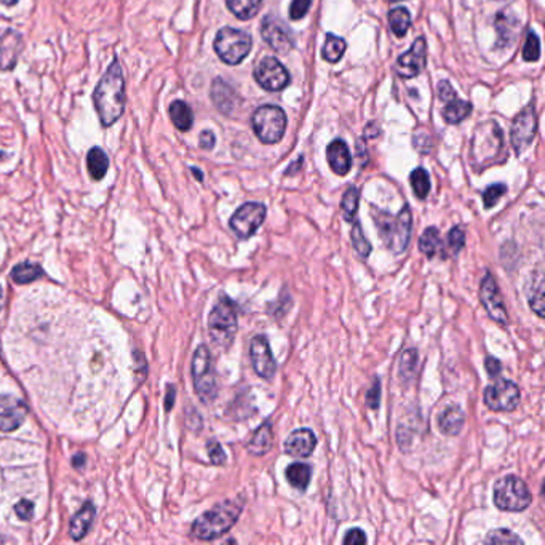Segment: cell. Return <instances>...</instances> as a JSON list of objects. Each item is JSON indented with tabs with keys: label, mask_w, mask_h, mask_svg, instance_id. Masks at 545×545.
Instances as JSON below:
<instances>
[{
	"label": "cell",
	"mask_w": 545,
	"mask_h": 545,
	"mask_svg": "<svg viewBox=\"0 0 545 545\" xmlns=\"http://www.w3.org/2000/svg\"><path fill=\"white\" fill-rule=\"evenodd\" d=\"M392 2H400V0H392Z\"/></svg>",
	"instance_id": "680465c9"
},
{
	"label": "cell",
	"mask_w": 545,
	"mask_h": 545,
	"mask_svg": "<svg viewBox=\"0 0 545 545\" xmlns=\"http://www.w3.org/2000/svg\"><path fill=\"white\" fill-rule=\"evenodd\" d=\"M539 58H541V42H539L537 34L531 30L523 47V59L529 61V63H534Z\"/></svg>",
	"instance_id": "ab89813d"
},
{
	"label": "cell",
	"mask_w": 545,
	"mask_h": 545,
	"mask_svg": "<svg viewBox=\"0 0 545 545\" xmlns=\"http://www.w3.org/2000/svg\"><path fill=\"white\" fill-rule=\"evenodd\" d=\"M536 131H537L536 107L534 104H529L528 107L523 109V111L517 115L512 125V133H510L512 146L518 156L522 154L526 148H529V144L536 136Z\"/></svg>",
	"instance_id": "4fadbf2b"
},
{
	"label": "cell",
	"mask_w": 545,
	"mask_h": 545,
	"mask_svg": "<svg viewBox=\"0 0 545 545\" xmlns=\"http://www.w3.org/2000/svg\"><path fill=\"white\" fill-rule=\"evenodd\" d=\"M214 141H216V138H214V133L210 130H205V131H201V134H200L199 144H200L201 149L210 151L214 148Z\"/></svg>",
	"instance_id": "816d5d0a"
},
{
	"label": "cell",
	"mask_w": 545,
	"mask_h": 545,
	"mask_svg": "<svg viewBox=\"0 0 545 545\" xmlns=\"http://www.w3.org/2000/svg\"><path fill=\"white\" fill-rule=\"evenodd\" d=\"M192 381L194 389L201 403L210 405L218 397V381L214 373L210 348L199 346L192 358Z\"/></svg>",
	"instance_id": "8992f818"
},
{
	"label": "cell",
	"mask_w": 545,
	"mask_h": 545,
	"mask_svg": "<svg viewBox=\"0 0 545 545\" xmlns=\"http://www.w3.org/2000/svg\"><path fill=\"white\" fill-rule=\"evenodd\" d=\"M250 360L253 370L259 377L271 381L277 373V360L274 358L271 346L266 336L258 334L250 342Z\"/></svg>",
	"instance_id": "5bb4252c"
},
{
	"label": "cell",
	"mask_w": 545,
	"mask_h": 545,
	"mask_svg": "<svg viewBox=\"0 0 545 545\" xmlns=\"http://www.w3.org/2000/svg\"><path fill=\"white\" fill-rule=\"evenodd\" d=\"M328 163L336 175L344 176L352 168V156L342 139H334L327 149Z\"/></svg>",
	"instance_id": "44dd1931"
},
{
	"label": "cell",
	"mask_w": 545,
	"mask_h": 545,
	"mask_svg": "<svg viewBox=\"0 0 545 545\" xmlns=\"http://www.w3.org/2000/svg\"><path fill=\"white\" fill-rule=\"evenodd\" d=\"M93 104L102 127H111L117 122L125 109V78L120 61L112 59L106 74L101 77L93 91Z\"/></svg>",
	"instance_id": "6da1fadb"
},
{
	"label": "cell",
	"mask_w": 545,
	"mask_h": 545,
	"mask_svg": "<svg viewBox=\"0 0 545 545\" xmlns=\"http://www.w3.org/2000/svg\"><path fill=\"white\" fill-rule=\"evenodd\" d=\"M351 237H352V247L355 250V253L358 254V258H361V259L368 258V256L371 254V251H373V247H371L368 238L365 237L363 229H361L360 223L353 224Z\"/></svg>",
	"instance_id": "f35d334b"
},
{
	"label": "cell",
	"mask_w": 545,
	"mask_h": 545,
	"mask_svg": "<svg viewBox=\"0 0 545 545\" xmlns=\"http://www.w3.org/2000/svg\"><path fill=\"white\" fill-rule=\"evenodd\" d=\"M358 205H360V191L355 186H351L346 191V194L342 195V200H341V211L347 223H352L353 219L357 218Z\"/></svg>",
	"instance_id": "e575fe53"
},
{
	"label": "cell",
	"mask_w": 545,
	"mask_h": 545,
	"mask_svg": "<svg viewBox=\"0 0 545 545\" xmlns=\"http://www.w3.org/2000/svg\"><path fill=\"white\" fill-rule=\"evenodd\" d=\"M464 245H465V232L462 228L455 225V228L448 232V237H446V247H448L451 254H457L459 251L464 248Z\"/></svg>",
	"instance_id": "60d3db41"
},
{
	"label": "cell",
	"mask_w": 545,
	"mask_h": 545,
	"mask_svg": "<svg viewBox=\"0 0 545 545\" xmlns=\"http://www.w3.org/2000/svg\"><path fill=\"white\" fill-rule=\"evenodd\" d=\"M238 327L237 305L229 296H221L208 317V332L218 347H229Z\"/></svg>",
	"instance_id": "277c9868"
},
{
	"label": "cell",
	"mask_w": 545,
	"mask_h": 545,
	"mask_svg": "<svg viewBox=\"0 0 545 545\" xmlns=\"http://www.w3.org/2000/svg\"><path fill=\"white\" fill-rule=\"evenodd\" d=\"M438 96H440V100H442L443 102H446V101L452 100V98L457 96V95H456V91L452 90L450 82L443 81V82L438 83Z\"/></svg>",
	"instance_id": "f907efd6"
},
{
	"label": "cell",
	"mask_w": 545,
	"mask_h": 545,
	"mask_svg": "<svg viewBox=\"0 0 545 545\" xmlns=\"http://www.w3.org/2000/svg\"><path fill=\"white\" fill-rule=\"evenodd\" d=\"M375 223L385 248L394 254L405 253L413 229V214L409 206H403L397 216H392L387 211H377L375 213Z\"/></svg>",
	"instance_id": "3957f363"
},
{
	"label": "cell",
	"mask_w": 545,
	"mask_h": 545,
	"mask_svg": "<svg viewBox=\"0 0 545 545\" xmlns=\"http://www.w3.org/2000/svg\"><path fill=\"white\" fill-rule=\"evenodd\" d=\"M476 128L474 138V156L475 157H496L502 148V134L500 128L496 122H488Z\"/></svg>",
	"instance_id": "e0dca14e"
},
{
	"label": "cell",
	"mask_w": 545,
	"mask_h": 545,
	"mask_svg": "<svg viewBox=\"0 0 545 545\" xmlns=\"http://www.w3.org/2000/svg\"><path fill=\"white\" fill-rule=\"evenodd\" d=\"M274 446V432H272V422L266 421L256 428L254 433L251 435L248 443L245 448L253 456H264Z\"/></svg>",
	"instance_id": "7402d4cb"
},
{
	"label": "cell",
	"mask_w": 545,
	"mask_h": 545,
	"mask_svg": "<svg viewBox=\"0 0 545 545\" xmlns=\"http://www.w3.org/2000/svg\"><path fill=\"white\" fill-rule=\"evenodd\" d=\"M28 416V406L21 398L13 395H0V430L11 432L23 426Z\"/></svg>",
	"instance_id": "ac0fdd59"
},
{
	"label": "cell",
	"mask_w": 545,
	"mask_h": 545,
	"mask_svg": "<svg viewBox=\"0 0 545 545\" xmlns=\"http://www.w3.org/2000/svg\"><path fill=\"white\" fill-rule=\"evenodd\" d=\"M389 23L392 33H394L397 37H405L409 26H411V16H409V11L406 8L397 7L390 10Z\"/></svg>",
	"instance_id": "836d02e7"
},
{
	"label": "cell",
	"mask_w": 545,
	"mask_h": 545,
	"mask_svg": "<svg viewBox=\"0 0 545 545\" xmlns=\"http://www.w3.org/2000/svg\"><path fill=\"white\" fill-rule=\"evenodd\" d=\"M312 5V0H293L291 7H290V18L291 20H301L305 15Z\"/></svg>",
	"instance_id": "bcb514c9"
},
{
	"label": "cell",
	"mask_w": 545,
	"mask_h": 545,
	"mask_svg": "<svg viewBox=\"0 0 545 545\" xmlns=\"http://www.w3.org/2000/svg\"><path fill=\"white\" fill-rule=\"evenodd\" d=\"M342 542L346 545H363L366 544V534L363 532V529L353 528L347 532L344 539H342Z\"/></svg>",
	"instance_id": "c3c4849f"
},
{
	"label": "cell",
	"mask_w": 545,
	"mask_h": 545,
	"mask_svg": "<svg viewBox=\"0 0 545 545\" xmlns=\"http://www.w3.org/2000/svg\"><path fill=\"white\" fill-rule=\"evenodd\" d=\"M242 504L238 500H224L211 510L200 515L192 526V534L200 541H214L229 532L242 513Z\"/></svg>",
	"instance_id": "7a4b0ae2"
},
{
	"label": "cell",
	"mask_w": 545,
	"mask_h": 545,
	"mask_svg": "<svg viewBox=\"0 0 545 545\" xmlns=\"http://www.w3.org/2000/svg\"><path fill=\"white\" fill-rule=\"evenodd\" d=\"M24 48L23 35L15 29L0 30V71H11Z\"/></svg>",
	"instance_id": "d6986e66"
},
{
	"label": "cell",
	"mask_w": 545,
	"mask_h": 545,
	"mask_svg": "<svg viewBox=\"0 0 545 545\" xmlns=\"http://www.w3.org/2000/svg\"><path fill=\"white\" fill-rule=\"evenodd\" d=\"M253 130L264 144H275L283 138L286 130V114L283 109L272 104L258 107L251 117Z\"/></svg>",
	"instance_id": "ba28073f"
},
{
	"label": "cell",
	"mask_w": 545,
	"mask_h": 545,
	"mask_svg": "<svg viewBox=\"0 0 545 545\" xmlns=\"http://www.w3.org/2000/svg\"><path fill=\"white\" fill-rule=\"evenodd\" d=\"M526 286V296H528V303H529V307L532 309V312H536L537 317H544L545 310H544V275L542 272L539 271L537 274L531 275V281Z\"/></svg>",
	"instance_id": "4316f807"
},
{
	"label": "cell",
	"mask_w": 545,
	"mask_h": 545,
	"mask_svg": "<svg viewBox=\"0 0 545 545\" xmlns=\"http://www.w3.org/2000/svg\"><path fill=\"white\" fill-rule=\"evenodd\" d=\"M465 424V414L457 405L446 406L442 414L438 416V428L443 435L448 437H456L461 433L462 427Z\"/></svg>",
	"instance_id": "603a6c76"
},
{
	"label": "cell",
	"mask_w": 545,
	"mask_h": 545,
	"mask_svg": "<svg viewBox=\"0 0 545 545\" xmlns=\"http://www.w3.org/2000/svg\"><path fill=\"white\" fill-rule=\"evenodd\" d=\"M0 298H2V288H0ZM0 309H2V301H0Z\"/></svg>",
	"instance_id": "6f0895ef"
},
{
	"label": "cell",
	"mask_w": 545,
	"mask_h": 545,
	"mask_svg": "<svg viewBox=\"0 0 545 545\" xmlns=\"http://www.w3.org/2000/svg\"><path fill=\"white\" fill-rule=\"evenodd\" d=\"M317 437L310 428H298L285 440V452L291 457H309L315 451Z\"/></svg>",
	"instance_id": "ffe728a7"
},
{
	"label": "cell",
	"mask_w": 545,
	"mask_h": 545,
	"mask_svg": "<svg viewBox=\"0 0 545 545\" xmlns=\"http://www.w3.org/2000/svg\"><path fill=\"white\" fill-rule=\"evenodd\" d=\"M95 513H96L95 507H93V504H91V502H87V504L82 507V510L76 513L74 518H72V522H71V526H69L71 537L74 539V541H81V539L87 536L90 526L95 520Z\"/></svg>",
	"instance_id": "d4e9b609"
},
{
	"label": "cell",
	"mask_w": 545,
	"mask_h": 545,
	"mask_svg": "<svg viewBox=\"0 0 545 545\" xmlns=\"http://www.w3.org/2000/svg\"><path fill=\"white\" fill-rule=\"evenodd\" d=\"M170 117L173 125L177 128L180 131H189L194 125V112L191 106L186 101L176 100L170 104L168 107Z\"/></svg>",
	"instance_id": "484cf974"
},
{
	"label": "cell",
	"mask_w": 545,
	"mask_h": 545,
	"mask_svg": "<svg viewBox=\"0 0 545 545\" xmlns=\"http://www.w3.org/2000/svg\"><path fill=\"white\" fill-rule=\"evenodd\" d=\"M85 461H87V459H85L83 452H78V455H76L74 459H72V465H74L76 469H83L85 467Z\"/></svg>",
	"instance_id": "db71d44e"
},
{
	"label": "cell",
	"mask_w": 545,
	"mask_h": 545,
	"mask_svg": "<svg viewBox=\"0 0 545 545\" xmlns=\"http://www.w3.org/2000/svg\"><path fill=\"white\" fill-rule=\"evenodd\" d=\"M42 275H44V269L37 264H33V262H23L11 271V279L18 285L30 283V281L40 279Z\"/></svg>",
	"instance_id": "d6a6232c"
},
{
	"label": "cell",
	"mask_w": 545,
	"mask_h": 545,
	"mask_svg": "<svg viewBox=\"0 0 545 545\" xmlns=\"http://www.w3.org/2000/svg\"><path fill=\"white\" fill-rule=\"evenodd\" d=\"M418 351L416 348H406L405 352L402 353L400 358V377L403 381H411L416 375V370H418Z\"/></svg>",
	"instance_id": "74e56055"
},
{
	"label": "cell",
	"mask_w": 545,
	"mask_h": 545,
	"mask_svg": "<svg viewBox=\"0 0 545 545\" xmlns=\"http://www.w3.org/2000/svg\"><path fill=\"white\" fill-rule=\"evenodd\" d=\"M254 78L267 91H281L290 83V74L277 58L261 59L254 69Z\"/></svg>",
	"instance_id": "7c38bea8"
},
{
	"label": "cell",
	"mask_w": 545,
	"mask_h": 545,
	"mask_svg": "<svg viewBox=\"0 0 545 545\" xmlns=\"http://www.w3.org/2000/svg\"><path fill=\"white\" fill-rule=\"evenodd\" d=\"M493 500L502 512H523L531 505L532 496L520 476L507 475L496 481Z\"/></svg>",
	"instance_id": "5b68a950"
},
{
	"label": "cell",
	"mask_w": 545,
	"mask_h": 545,
	"mask_svg": "<svg viewBox=\"0 0 545 545\" xmlns=\"http://www.w3.org/2000/svg\"><path fill=\"white\" fill-rule=\"evenodd\" d=\"M192 173L195 175V177H197L199 181H204V175H201V171H199L195 167H192Z\"/></svg>",
	"instance_id": "11a10c76"
},
{
	"label": "cell",
	"mask_w": 545,
	"mask_h": 545,
	"mask_svg": "<svg viewBox=\"0 0 545 545\" xmlns=\"http://www.w3.org/2000/svg\"><path fill=\"white\" fill-rule=\"evenodd\" d=\"M419 250L424 253L428 259L437 256L440 251L443 253V243L440 237V230L437 228H427L419 238Z\"/></svg>",
	"instance_id": "4dcf8cb0"
},
{
	"label": "cell",
	"mask_w": 545,
	"mask_h": 545,
	"mask_svg": "<svg viewBox=\"0 0 545 545\" xmlns=\"http://www.w3.org/2000/svg\"><path fill=\"white\" fill-rule=\"evenodd\" d=\"M214 52L225 64L237 66L248 57L253 47V39L245 30L235 28H223L214 37Z\"/></svg>",
	"instance_id": "52a82bcc"
},
{
	"label": "cell",
	"mask_w": 545,
	"mask_h": 545,
	"mask_svg": "<svg viewBox=\"0 0 545 545\" xmlns=\"http://www.w3.org/2000/svg\"><path fill=\"white\" fill-rule=\"evenodd\" d=\"M266 214L267 208L264 205L258 204V201H248V204H243L232 214L229 225L238 238L247 240V238L253 237L258 232L262 223H264Z\"/></svg>",
	"instance_id": "30bf717a"
},
{
	"label": "cell",
	"mask_w": 545,
	"mask_h": 545,
	"mask_svg": "<svg viewBox=\"0 0 545 545\" xmlns=\"http://www.w3.org/2000/svg\"><path fill=\"white\" fill-rule=\"evenodd\" d=\"M471 112V104L469 101H464L461 98L455 96L452 100L446 101V106L443 107V119L446 124H461L462 120H465Z\"/></svg>",
	"instance_id": "f1b7e54d"
},
{
	"label": "cell",
	"mask_w": 545,
	"mask_h": 545,
	"mask_svg": "<svg viewBox=\"0 0 545 545\" xmlns=\"http://www.w3.org/2000/svg\"><path fill=\"white\" fill-rule=\"evenodd\" d=\"M379 403H381V381L379 377H375L370 390L366 392V405L371 409H377Z\"/></svg>",
	"instance_id": "f6af8a7d"
},
{
	"label": "cell",
	"mask_w": 545,
	"mask_h": 545,
	"mask_svg": "<svg viewBox=\"0 0 545 545\" xmlns=\"http://www.w3.org/2000/svg\"><path fill=\"white\" fill-rule=\"evenodd\" d=\"M507 192L505 184H493L489 186L485 192H483V204L485 208H493L500 200L502 195Z\"/></svg>",
	"instance_id": "7bdbcfd3"
},
{
	"label": "cell",
	"mask_w": 545,
	"mask_h": 545,
	"mask_svg": "<svg viewBox=\"0 0 545 545\" xmlns=\"http://www.w3.org/2000/svg\"><path fill=\"white\" fill-rule=\"evenodd\" d=\"M211 100L216 104L219 111L230 114L235 106L237 95L229 83H225L223 78H216L211 85Z\"/></svg>",
	"instance_id": "cb8c5ba5"
},
{
	"label": "cell",
	"mask_w": 545,
	"mask_h": 545,
	"mask_svg": "<svg viewBox=\"0 0 545 545\" xmlns=\"http://www.w3.org/2000/svg\"><path fill=\"white\" fill-rule=\"evenodd\" d=\"M427 59V44L424 37L414 40V44L406 53L397 59L395 72L403 78H413L424 69Z\"/></svg>",
	"instance_id": "2e32d148"
},
{
	"label": "cell",
	"mask_w": 545,
	"mask_h": 545,
	"mask_svg": "<svg viewBox=\"0 0 545 545\" xmlns=\"http://www.w3.org/2000/svg\"><path fill=\"white\" fill-rule=\"evenodd\" d=\"M480 301L483 307L488 312V315L491 317L496 323L505 327V324L510 322L508 312L504 305V299H502L500 295L499 285L491 272H486L485 277L480 281Z\"/></svg>",
	"instance_id": "8fae6325"
},
{
	"label": "cell",
	"mask_w": 545,
	"mask_h": 545,
	"mask_svg": "<svg viewBox=\"0 0 545 545\" xmlns=\"http://www.w3.org/2000/svg\"><path fill=\"white\" fill-rule=\"evenodd\" d=\"M206 451H208V456H210V461L213 465H224L225 461H228L223 446L219 445L216 440H210V442H208Z\"/></svg>",
	"instance_id": "ee69618b"
},
{
	"label": "cell",
	"mask_w": 545,
	"mask_h": 545,
	"mask_svg": "<svg viewBox=\"0 0 545 545\" xmlns=\"http://www.w3.org/2000/svg\"><path fill=\"white\" fill-rule=\"evenodd\" d=\"M87 167L95 181H101L109 170V157L101 148H91L87 156Z\"/></svg>",
	"instance_id": "f546056e"
},
{
	"label": "cell",
	"mask_w": 545,
	"mask_h": 545,
	"mask_svg": "<svg viewBox=\"0 0 545 545\" xmlns=\"http://www.w3.org/2000/svg\"><path fill=\"white\" fill-rule=\"evenodd\" d=\"M4 5H7V7H13V5L18 4V0H0Z\"/></svg>",
	"instance_id": "9f6ffc18"
},
{
	"label": "cell",
	"mask_w": 545,
	"mask_h": 545,
	"mask_svg": "<svg viewBox=\"0 0 545 545\" xmlns=\"http://www.w3.org/2000/svg\"><path fill=\"white\" fill-rule=\"evenodd\" d=\"M485 368H486L488 376H489V377H493V379H496V377H498V376L500 375V371H502V363H500V360L494 358V357H486V360H485Z\"/></svg>",
	"instance_id": "681fc988"
},
{
	"label": "cell",
	"mask_w": 545,
	"mask_h": 545,
	"mask_svg": "<svg viewBox=\"0 0 545 545\" xmlns=\"http://www.w3.org/2000/svg\"><path fill=\"white\" fill-rule=\"evenodd\" d=\"M261 35L267 42V45L280 54L290 53L295 48V40L285 23L275 18L274 15H267L261 24Z\"/></svg>",
	"instance_id": "9a60e30c"
},
{
	"label": "cell",
	"mask_w": 545,
	"mask_h": 545,
	"mask_svg": "<svg viewBox=\"0 0 545 545\" xmlns=\"http://www.w3.org/2000/svg\"><path fill=\"white\" fill-rule=\"evenodd\" d=\"M0 542H4V537H0Z\"/></svg>",
	"instance_id": "91938a15"
},
{
	"label": "cell",
	"mask_w": 545,
	"mask_h": 545,
	"mask_svg": "<svg viewBox=\"0 0 545 545\" xmlns=\"http://www.w3.org/2000/svg\"><path fill=\"white\" fill-rule=\"evenodd\" d=\"M228 8L234 13L238 20H251L258 15L262 7V0H225Z\"/></svg>",
	"instance_id": "1f68e13d"
},
{
	"label": "cell",
	"mask_w": 545,
	"mask_h": 545,
	"mask_svg": "<svg viewBox=\"0 0 545 545\" xmlns=\"http://www.w3.org/2000/svg\"><path fill=\"white\" fill-rule=\"evenodd\" d=\"M485 405L496 413L515 411L522 400V390L513 381L499 379L485 389Z\"/></svg>",
	"instance_id": "9c48e42d"
},
{
	"label": "cell",
	"mask_w": 545,
	"mask_h": 545,
	"mask_svg": "<svg viewBox=\"0 0 545 545\" xmlns=\"http://www.w3.org/2000/svg\"><path fill=\"white\" fill-rule=\"evenodd\" d=\"M409 182H411L413 192L418 199L426 200L428 192H430V177L424 168H416L413 170L411 176H409Z\"/></svg>",
	"instance_id": "8d00e7d4"
},
{
	"label": "cell",
	"mask_w": 545,
	"mask_h": 545,
	"mask_svg": "<svg viewBox=\"0 0 545 545\" xmlns=\"http://www.w3.org/2000/svg\"><path fill=\"white\" fill-rule=\"evenodd\" d=\"M15 512H16L18 518L28 522V520H30L34 515V504L28 499H23L15 505Z\"/></svg>",
	"instance_id": "7dc6e473"
},
{
	"label": "cell",
	"mask_w": 545,
	"mask_h": 545,
	"mask_svg": "<svg viewBox=\"0 0 545 545\" xmlns=\"http://www.w3.org/2000/svg\"><path fill=\"white\" fill-rule=\"evenodd\" d=\"M346 40L338 37L334 34H328L327 35V42H324L322 54L323 58L328 61V63H338V61L342 58V54L346 52Z\"/></svg>",
	"instance_id": "d590c367"
},
{
	"label": "cell",
	"mask_w": 545,
	"mask_h": 545,
	"mask_svg": "<svg viewBox=\"0 0 545 545\" xmlns=\"http://www.w3.org/2000/svg\"><path fill=\"white\" fill-rule=\"evenodd\" d=\"M488 544H523L522 539L513 534L508 529H494L488 534L486 541Z\"/></svg>",
	"instance_id": "b9f144b4"
},
{
	"label": "cell",
	"mask_w": 545,
	"mask_h": 545,
	"mask_svg": "<svg viewBox=\"0 0 545 545\" xmlns=\"http://www.w3.org/2000/svg\"><path fill=\"white\" fill-rule=\"evenodd\" d=\"M175 398H176V389L173 387V385H170L168 390H167V397H165V409H167V411H170V409L173 408Z\"/></svg>",
	"instance_id": "f5cc1de1"
},
{
	"label": "cell",
	"mask_w": 545,
	"mask_h": 545,
	"mask_svg": "<svg viewBox=\"0 0 545 545\" xmlns=\"http://www.w3.org/2000/svg\"><path fill=\"white\" fill-rule=\"evenodd\" d=\"M286 480L298 491H305L312 479V467L309 464L293 462L286 467Z\"/></svg>",
	"instance_id": "83f0119b"
}]
</instances>
